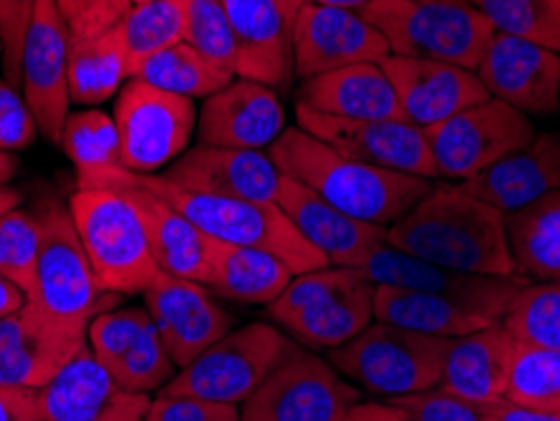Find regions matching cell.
Here are the masks:
<instances>
[{"label": "cell", "mask_w": 560, "mask_h": 421, "mask_svg": "<svg viewBox=\"0 0 560 421\" xmlns=\"http://www.w3.org/2000/svg\"><path fill=\"white\" fill-rule=\"evenodd\" d=\"M382 66L397 94L401 117L419 129H430L490 98L480 77L463 66L401 56H389Z\"/></svg>", "instance_id": "obj_22"}, {"label": "cell", "mask_w": 560, "mask_h": 421, "mask_svg": "<svg viewBox=\"0 0 560 421\" xmlns=\"http://www.w3.org/2000/svg\"><path fill=\"white\" fill-rule=\"evenodd\" d=\"M172 185L233 200L276 202L283 172L262 150H225L197 144L164 172Z\"/></svg>", "instance_id": "obj_24"}, {"label": "cell", "mask_w": 560, "mask_h": 421, "mask_svg": "<svg viewBox=\"0 0 560 421\" xmlns=\"http://www.w3.org/2000/svg\"><path fill=\"white\" fill-rule=\"evenodd\" d=\"M295 117L301 129L353 160L411 177H436L424 129L405 119H336L311 112L306 106H299Z\"/></svg>", "instance_id": "obj_16"}, {"label": "cell", "mask_w": 560, "mask_h": 421, "mask_svg": "<svg viewBox=\"0 0 560 421\" xmlns=\"http://www.w3.org/2000/svg\"><path fill=\"white\" fill-rule=\"evenodd\" d=\"M374 291L359 270L328 266L293 276L268 313L295 343L334 351L372 324Z\"/></svg>", "instance_id": "obj_5"}, {"label": "cell", "mask_w": 560, "mask_h": 421, "mask_svg": "<svg viewBox=\"0 0 560 421\" xmlns=\"http://www.w3.org/2000/svg\"><path fill=\"white\" fill-rule=\"evenodd\" d=\"M73 225L106 293H144L160 276L144 222L135 202L117 189L79 187L69 200Z\"/></svg>", "instance_id": "obj_4"}, {"label": "cell", "mask_w": 560, "mask_h": 421, "mask_svg": "<svg viewBox=\"0 0 560 421\" xmlns=\"http://www.w3.org/2000/svg\"><path fill=\"white\" fill-rule=\"evenodd\" d=\"M26 301H28L26 293H23L19 285H13L5 276H0V318H5L8 313L19 311Z\"/></svg>", "instance_id": "obj_52"}, {"label": "cell", "mask_w": 560, "mask_h": 421, "mask_svg": "<svg viewBox=\"0 0 560 421\" xmlns=\"http://www.w3.org/2000/svg\"><path fill=\"white\" fill-rule=\"evenodd\" d=\"M492 31L560 54V0H475Z\"/></svg>", "instance_id": "obj_39"}, {"label": "cell", "mask_w": 560, "mask_h": 421, "mask_svg": "<svg viewBox=\"0 0 560 421\" xmlns=\"http://www.w3.org/2000/svg\"><path fill=\"white\" fill-rule=\"evenodd\" d=\"M142 182L212 241L273 253L293 270V276L328 268V260L306 243V237L293 227L278 202H250L192 192V189L172 185L164 175H142Z\"/></svg>", "instance_id": "obj_3"}, {"label": "cell", "mask_w": 560, "mask_h": 421, "mask_svg": "<svg viewBox=\"0 0 560 421\" xmlns=\"http://www.w3.org/2000/svg\"><path fill=\"white\" fill-rule=\"evenodd\" d=\"M177 371L179 369L170 359L154 324H150L125 356L114 363L109 374L121 389L135 394H152L164 389L177 376Z\"/></svg>", "instance_id": "obj_42"}, {"label": "cell", "mask_w": 560, "mask_h": 421, "mask_svg": "<svg viewBox=\"0 0 560 421\" xmlns=\"http://www.w3.org/2000/svg\"><path fill=\"white\" fill-rule=\"evenodd\" d=\"M38 124L19 86L0 79V150L21 152L33 144Z\"/></svg>", "instance_id": "obj_46"}, {"label": "cell", "mask_w": 560, "mask_h": 421, "mask_svg": "<svg viewBox=\"0 0 560 421\" xmlns=\"http://www.w3.org/2000/svg\"><path fill=\"white\" fill-rule=\"evenodd\" d=\"M488 411L495 421H560V417H556V414H546V411L521 407V404L510 401V399H505V396L490 401Z\"/></svg>", "instance_id": "obj_50"}, {"label": "cell", "mask_w": 560, "mask_h": 421, "mask_svg": "<svg viewBox=\"0 0 560 421\" xmlns=\"http://www.w3.org/2000/svg\"><path fill=\"white\" fill-rule=\"evenodd\" d=\"M515 341L502 324L463 338H450L442 361L440 389L463 399L490 404L505 394Z\"/></svg>", "instance_id": "obj_29"}, {"label": "cell", "mask_w": 560, "mask_h": 421, "mask_svg": "<svg viewBox=\"0 0 560 421\" xmlns=\"http://www.w3.org/2000/svg\"><path fill=\"white\" fill-rule=\"evenodd\" d=\"M147 421H243L241 407L220 404L195 396H167L160 394L152 399Z\"/></svg>", "instance_id": "obj_47"}, {"label": "cell", "mask_w": 560, "mask_h": 421, "mask_svg": "<svg viewBox=\"0 0 560 421\" xmlns=\"http://www.w3.org/2000/svg\"><path fill=\"white\" fill-rule=\"evenodd\" d=\"M502 214L528 208L560 189V135H535L523 150L459 185Z\"/></svg>", "instance_id": "obj_27"}, {"label": "cell", "mask_w": 560, "mask_h": 421, "mask_svg": "<svg viewBox=\"0 0 560 421\" xmlns=\"http://www.w3.org/2000/svg\"><path fill=\"white\" fill-rule=\"evenodd\" d=\"M361 389L316 353L295 351L241 404L243 421H334Z\"/></svg>", "instance_id": "obj_12"}, {"label": "cell", "mask_w": 560, "mask_h": 421, "mask_svg": "<svg viewBox=\"0 0 560 421\" xmlns=\"http://www.w3.org/2000/svg\"><path fill=\"white\" fill-rule=\"evenodd\" d=\"M366 280L374 285L401 288V291L432 293L444 295V299H455L475 305L477 311L488 313L490 318L500 320L505 316L508 305L521 293L525 278H490V276H472V272L447 270L434 262L419 260L415 255L397 250L389 243L378 245L376 250L366 255V260L357 268Z\"/></svg>", "instance_id": "obj_17"}, {"label": "cell", "mask_w": 560, "mask_h": 421, "mask_svg": "<svg viewBox=\"0 0 560 421\" xmlns=\"http://www.w3.org/2000/svg\"><path fill=\"white\" fill-rule=\"evenodd\" d=\"M392 51L359 11L306 3L293 21V73L311 79L353 63H384Z\"/></svg>", "instance_id": "obj_18"}, {"label": "cell", "mask_w": 560, "mask_h": 421, "mask_svg": "<svg viewBox=\"0 0 560 421\" xmlns=\"http://www.w3.org/2000/svg\"><path fill=\"white\" fill-rule=\"evenodd\" d=\"M69 46L71 33L56 0H38L23 40L21 89L38 124V135L61 144L69 119Z\"/></svg>", "instance_id": "obj_14"}, {"label": "cell", "mask_w": 560, "mask_h": 421, "mask_svg": "<svg viewBox=\"0 0 560 421\" xmlns=\"http://www.w3.org/2000/svg\"><path fill=\"white\" fill-rule=\"evenodd\" d=\"M40 404L44 421H147L152 396L121 389L86 346L40 389Z\"/></svg>", "instance_id": "obj_21"}, {"label": "cell", "mask_w": 560, "mask_h": 421, "mask_svg": "<svg viewBox=\"0 0 560 421\" xmlns=\"http://www.w3.org/2000/svg\"><path fill=\"white\" fill-rule=\"evenodd\" d=\"M129 79L147 59L185 38V13L179 0H147L131 5L117 26Z\"/></svg>", "instance_id": "obj_36"}, {"label": "cell", "mask_w": 560, "mask_h": 421, "mask_svg": "<svg viewBox=\"0 0 560 421\" xmlns=\"http://www.w3.org/2000/svg\"><path fill=\"white\" fill-rule=\"evenodd\" d=\"M21 200H23V195L19 192V189L0 187V218H3L5 212L21 208Z\"/></svg>", "instance_id": "obj_54"}, {"label": "cell", "mask_w": 560, "mask_h": 421, "mask_svg": "<svg viewBox=\"0 0 560 421\" xmlns=\"http://www.w3.org/2000/svg\"><path fill=\"white\" fill-rule=\"evenodd\" d=\"M268 154L285 177L311 187L349 218L378 227H389L405 218L434 187L432 179L353 160L301 127L285 129L268 147Z\"/></svg>", "instance_id": "obj_2"}, {"label": "cell", "mask_w": 560, "mask_h": 421, "mask_svg": "<svg viewBox=\"0 0 560 421\" xmlns=\"http://www.w3.org/2000/svg\"><path fill=\"white\" fill-rule=\"evenodd\" d=\"M308 3H316V5H331V8H346V11H364L369 3H374V0H308Z\"/></svg>", "instance_id": "obj_55"}, {"label": "cell", "mask_w": 560, "mask_h": 421, "mask_svg": "<svg viewBox=\"0 0 560 421\" xmlns=\"http://www.w3.org/2000/svg\"><path fill=\"white\" fill-rule=\"evenodd\" d=\"M3 54H5V44H3V28H0V69H3Z\"/></svg>", "instance_id": "obj_57"}, {"label": "cell", "mask_w": 560, "mask_h": 421, "mask_svg": "<svg viewBox=\"0 0 560 421\" xmlns=\"http://www.w3.org/2000/svg\"><path fill=\"white\" fill-rule=\"evenodd\" d=\"M505 227L517 272L540 283L560 280V189L505 214Z\"/></svg>", "instance_id": "obj_32"}, {"label": "cell", "mask_w": 560, "mask_h": 421, "mask_svg": "<svg viewBox=\"0 0 560 421\" xmlns=\"http://www.w3.org/2000/svg\"><path fill=\"white\" fill-rule=\"evenodd\" d=\"M278 208L293 222V227L306 237V243L328 260V266L357 270L366 255L386 243V227L369 225L336 210L311 187L283 175Z\"/></svg>", "instance_id": "obj_25"}, {"label": "cell", "mask_w": 560, "mask_h": 421, "mask_svg": "<svg viewBox=\"0 0 560 421\" xmlns=\"http://www.w3.org/2000/svg\"><path fill=\"white\" fill-rule=\"evenodd\" d=\"M79 187H106L127 195L144 222L147 241H150L152 255L160 270L167 272V276L208 285L215 241L205 235L200 227L192 225L167 200L154 195L142 182V175L121 167L104 177L79 182Z\"/></svg>", "instance_id": "obj_15"}, {"label": "cell", "mask_w": 560, "mask_h": 421, "mask_svg": "<svg viewBox=\"0 0 560 421\" xmlns=\"http://www.w3.org/2000/svg\"><path fill=\"white\" fill-rule=\"evenodd\" d=\"M397 250L472 276H517L510 255L505 214L459 185H434L405 218L386 227Z\"/></svg>", "instance_id": "obj_1"}, {"label": "cell", "mask_w": 560, "mask_h": 421, "mask_svg": "<svg viewBox=\"0 0 560 421\" xmlns=\"http://www.w3.org/2000/svg\"><path fill=\"white\" fill-rule=\"evenodd\" d=\"M285 131V112L276 89L233 79L205 98L197 137L200 144L225 150H266Z\"/></svg>", "instance_id": "obj_23"}, {"label": "cell", "mask_w": 560, "mask_h": 421, "mask_svg": "<svg viewBox=\"0 0 560 421\" xmlns=\"http://www.w3.org/2000/svg\"><path fill=\"white\" fill-rule=\"evenodd\" d=\"M278 3H280V8H283V11H285L288 21L293 23V21H295V15H299V11H301L303 5L308 3V0H278Z\"/></svg>", "instance_id": "obj_56"}, {"label": "cell", "mask_w": 560, "mask_h": 421, "mask_svg": "<svg viewBox=\"0 0 560 421\" xmlns=\"http://www.w3.org/2000/svg\"><path fill=\"white\" fill-rule=\"evenodd\" d=\"M129 79L117 28L92 38H71L69 96L71 104L98 106L112 98Z\"/></svg>", "instance_id": "obj_33"}, {"label": "cell", "mask_w": 560, "mask_h": 421, "mask_svg": "<svg viewBox=\"0 0 560 421\" xmlns=\"http://www.w3.org/2000/svg\"><path fill=\"white\" fill-rule=\"evenodd\" d=\"M502 396L521 407L560 417V351L515 341Z\"/></svg>", "instance_id": "obj_37"}, {"label": "cell", "mask_w": 560, "mask_h": 421, "mask_svg": "<svg viewBox=\"0 0 560 421\" xmlns=\"http://www.w3.org/2000/svg\"><path fill=\"white\" fill-rule=\"evenodd\" d=\"M374 318L382 324L436 338H463L498 324L495 318H490L488 313L477 311L469 303L432 293L401 291V288L389 285H376Z\"/></svg>", "instance_id": "obj_30"}, {"label": "cell", "mask_w": 560, "mask_h": 421, "mask_svg": "<svg viewBox=\"0 0 560 421\" xmlns=\"http://www.w3.org/2000/svg\"><path fill=\"white\" fill-rule=\"evenodd\" d=\"M86 331L26 301L0 318V386L40 391L86 349Z\"/></svg>", "instance_id": "obj_13"}, {"label": "cell", "mask_w": 560, "mask_h": 421, "mask_svg": "<svg viewBox=\"0 0 560 421\" xmlns=\"http://www.w3.org/2000/svg\"><path fill=\"white\" fill-rule=\"evenodd\" d=\"M440 3H465V5H475V0H440Z\"/></svg>", "instance_id": "obj_58"}, {"label": "cell", "mask_w": 560, "mask_h": 421, "mask_svg": "<svg viewBox=\"0 0 560 421\" xmlns=\"http://www.w3.org/2000/svg\"><path fill=\"white\" fill-rule=\"evenodd\" d=\"M299 106L336 119H405L382 63H353L306 79Z\"/></svg>", "instance_id": "obj_28"}, {"label": "cell", "mask_w": 560, "mask_h": 421, "mask_svg": "<svg viewBox=\"0 0 560 421\" xmlns=\"http://www.w3.org/2000/svg\"><path fill=\"white\" fill-rule=\"evenodd\" d=\"M386 404L397 407L407 421H495L488 411V404H477L436 389L399 396V399H389Z\"/></svg>", "instance_id": "obj_44"}, {"label": "cell", "mask_w": 560, "mask_h": 421, "mask_svg": "<svg viewBox=\"0 0 560 421\" xmlns=\"http://www.w3.org/2000/svg\"><path fill=\"white\" fill-rule=\"evenodd\" d=\"M185 13V44L235 77V38L222 0H179Z\"/></svg>", "instance_id": "obj_41"}, {"label": "cell", "mask_w": 560, "mask_h": 421, "mask_svg": "<svg viewBox=\"0 0 560 421\" xmlns=\"http://www.w3.org/2000/svg\"><path fill=\"white\" fill-rule=\"evenodd\" d=\"M447 343L450 338L417 334L376 320L349 343L328 353V361L359 389L389 401L436 389Z\"/></svg>", "instance_id": "obj_7"}, {"label": "cell", "mask_w": 560, "mask_h": 421, "mask_svg": "<svg viewBox=\"0 0 560 421\" xmlns=\"http://www.w3.org/2000/svg\"><path fill=\"white\" fill-rule=\"evenodd\" d=\"M152 324V316L147 308H112L89 324L86 343L94 359L109 371L125 353L135 346L144 328Z\"/></svg>", "instance_id": "obj_43"}, {"label": "cell", "mask_w": 560, "mask_h": 421, "mask_svg": "<svg viewBox=\"0 0 560 421\" xmlns=\"http://www.w3.org/2000/svg\"><path fill=\"white\" fill-rule=\"evenodd\" d=\"M235 38V77L285 89L293 73V23L278 0H222Z\"/></svg>", "instance_id": "obj_26"}, {"label": "cell", "mask_w": 560, "mask_h": 421, "mask_svg": "<svg viewBox=\"0 0 560 421\" xmlns=\"http://www.w3.org/2000/svg\"><path fill=\"white\" fill-rule=\"evenodd\" d=\"M121 164L137 175H154L187 152L197 124L192 98L167 94L139 79L119 89L114 106Z\"/></svg>", "instance_id": "obj_11"}, {"label": "cell", "mask_w": 560, "mask_h": 421, "mask_svg": "<svg viewBox=\"0 0 560 421\" xmlns=\"http://www.w3.org/2000/svg\"><path fill=\"white\" fill-rule=\"evenodd\" d=\"M36 218L40 225V250L36 291L28 301L38 303L56 318L89 328L98 313L117 305L119 295L106 293L98 285L69 208H63L56 197H46L38 202Z\"/></svg>", "instance_id": "obj_8"}, {"label": "cell", "mask_w": 560, "mask_h": 421, "mask_svg": "<svg viewBox=\"0 0 560 421\" xmlns=\"http://www.w3.org/2000/svg\"><path fill=\"white\" fill-rule=\"evenodd\" d=\"M558 112H560V98H558Z\"/></svg>", "instance_id": "obj_60"}, {"label": "cell", "mask_w": 560, "mask_h": 421, "mask_svg": "<svg viewBox=\"0 0 560 421\" xmlns=\"http://www.w3.org/2000/svg\"><path fill=\"white\" fill-rule=\"evenodd\" d=\"M295 351L299 343L291 336L280 334V328L268 324L241 326L179 369L160 394L195 396V399L241 407Z\"/></svg>", "instance_id": "obj_9"}, {"label": "cell", "mask_w": 560, "mask_h": 421, "mask_svg": "<svg viewBox=\"0 0 560 421\" xmlns=\"http://www.w3.org/2000/svg\"><path fill=\"white\" fill-rule=\"evenodd\" d=\"M144 308L177 369H185L212 343L233 331L235 318L212 299L210 288L195 280L160 272L147 288Z\"/></svg>", "instance_id": "obj_19"}, {"label": "cell", "mask_w": 560, "mask_h": 421, "mask_svg": "<svg viewBox=\"0 0 560 421\" xmlns=\"http://www.w3.org/2000/svg\"><path fill=\"white\" fill-rule=\"evenodd\" d=\"M71 38H92L114 31L129 13V0H56Z\"/></svg>", "instance_id": "obj_45"}, {"label": "cell", "mask_w": 560, "mask_h": 421, "mask_svg": "<svg viewBox=\"0 0 560 421\" xmlns=\"http://www.w3.org/2000/svg\"><path fill=\"white\" fill-rule=\"evenodd\" d=\"M131 5H139V3H147V0H129Z\"/></svg>", "instance_id": "obj_59"}, {"label": "cell", "mask_w": 560, "mask_h": 421, "mask_svg": "<svg viewBox=\"0 0 560 421\" xmlns=\"http://www.w3.org/2000/svg\"><path fill=\"white\" fill-rule=\"evenodd\" d=\"M424 135L436 177L463 185L505 160L508 154L528 147L538 131L530 117L490 96L488 102L469 106L424 129Z\"/></svg>", "instance_id": "obj_10"}, {"label": "cell", "mask_w": 560, "mask_h": 421, "mask_svg": "<svg viewBox=\"0 0 560 421\" xmlns=\"http://www.w3.org/2000/svg\"><path fill=\"white\" fill-rule=\"evenodd\" d=\"M0 421H44L40 391L0 386Z\"/></svg>", "instance_id": "obj_49"}, {"label": "cell", "mask_w": 560, "mask_h": 421, "mask_svg": "<svg viewBox=\"0 0 560 421\" xmlns=\"http://www.w3.org/2000/svg\"><path fill=\"white\" fill-rule=\"evenodd\" d=\"M38 0H0V28H3V73L5 81L13 86H21V56L23 40L31 26L33 11Z\"/></svg>", "instance_id": "obj_48"}, {"label": "cell", "mask_w": 560, "mask_h": 421, "mask_svg": "<svg viewBox=\"0 0 560 421\" xmlns=\"http://www.w3.org/2000/svg\"><path fill=\"white\" fill-rule=\"evenodd\" d=\"M334 421H407V417L401 414L397 407H392V404H386V401L384 404L359 401Z\"/></svg>", "instance_id": "obj_51"}, {"label": "cell", "mask_w": 560, "mask_h": 421, "mask_svg": "<svg viewBox=\"0 0 560 421\" xmlns=\"http://www.w3.org/2000/svg\"><path fill=\"white\" fill-rule=\"evenodd\" d=\"M61 150L69 156L79 182L96 179L125 167L114 117L98 109L71 112L63 124Z\"/></svg>", "instance_id": "obj_35"}, {"label": "cell", "mask_w": 560, "mask_h": 421, "mask_svg": "<svg viewBox=\"0 0 560 421\" xmlns=\"http://www.w3.org/2000/svg\"><path fill=\"white\" fill-rule=\"evenodd\" d=\"M40 225L36 212L15 208L0 218V276L19 285L26 299L36 291Z\"/></svg>", "instance_id": "obj_40"}, {"label": "cell", "mask_w": 560, "mask_h": 421, "mask_svg": "<svg viewBox=\"0 0 560 421\" xmlns=\"http://www.w3.org/2000/svg\"><path fill=\"white\" fill-rule=\"evenodd\" d=\"M131 79H139L154 89L167 91V94L185 96L195 102V98L212 96L235 77L218 69L200 51L179 40V44L147 59Z\"/></svg>", "instance_id": "obj_34"}, {"label": "cell", "mask_w": 560, "mask_h": 421, "mask_svg": "<svg viewBox=\"0 0 560 421\" xmlns=\"http://www.w3.org/2000/svg\"><path fill=\"white\" fill-rule=\"evenodd\" d=\"M475 73L492 98L510 104L525 117H550L558 112V51L495 31Z\"/></svg>", "instance_id": "obj_20"}, {"label": "cell", "mask_w": 560, "mask_h": 421, "mask_svg": "<svg viewBox=\"0 0 560 421\" xmlns=\"http://www.w3.org/2000/svg\"><path fill=\"white\" fill-rule=\"evenodd\" d=\"M361 15L382 33L392 56L455 63L475 71L492 38L477 5L440 0H374Z\"/></svg>", "instance_id": "obj_6"}, {"label": "cell", "mask_w": 560, "mask_h": 421, "mask_svg": "<svg viewBox=\"0 0 560 421\" xmlns=\"http://www.w3.org/2000/svg\"><path fill=\"white\" fill-rule=\"evenodd\" d=\"M15 175H19V156L0 150V187H5Z\"/></svg>", "instance_id": "obj_53"}, {"label": "cell", "mask_w": 560, "mask_h": 421, "mask_svg": "<svg viewBox=\"0 0 560 421\" xmlns=\"http://www.w3.org/2000/svg\"><path fill=\"white\" fill-rule=\"evenodd\" d=\"M293 270L273 253L260 247L218 243L212 247V270L208 288L222 299L245 305H270L285 285Z\"/></svg>", "instance_id": "obj_31"}, {"label": "cell", "mask_w": 560, "mask_h": 421, "mask_svg": "<svg viewBox=\"0 0 560 421\" xmlns=\"http://www.w3.org/2000/svg\"><path fill=\"white\" fill-rule=\"evenodd\" d=\"M500 324L517 343L560 351V280L523 285Z\"/></svg>", "instance_id": "obj_38"}]
</instances>
